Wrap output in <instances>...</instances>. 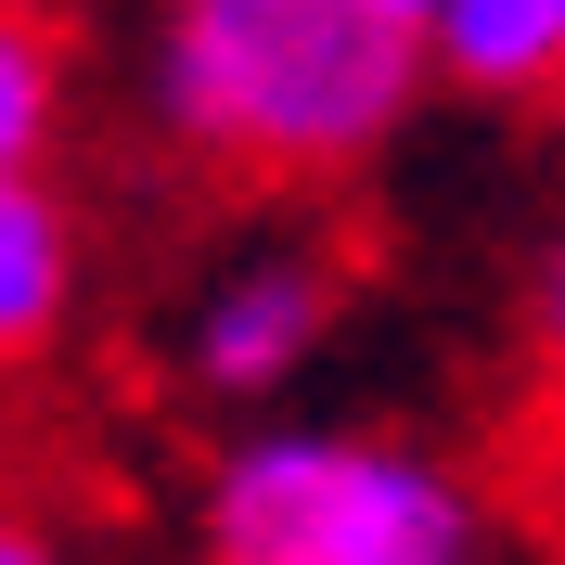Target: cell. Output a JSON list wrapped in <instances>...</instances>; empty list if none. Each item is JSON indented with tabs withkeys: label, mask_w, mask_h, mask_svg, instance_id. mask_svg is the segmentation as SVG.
<instances>
[{
	"label": "cell",
	"mask_w": 565,
	"mask_h": 565,
	"mask_svg": "<svg viewBox=\"0 0 565 565\" xmlns=\"http://www.w3.org/2000/svg\"><path fill=\"white\" fill-rule=\"evenodd\" d=\"M0 565H65V553H52V527H26V514H0Z\"/></svg>",
	"instance_id": "ba28073f"
},
{
	"label": "cell",
	"mask_w": 565,
	"mask_h": 565,
	"mask_svg": "<svg viewBox=\"0 0 565 565\" xmlns=\"http://www.w3.org/2000/svg\"><path fill=\"white\" fill-rule=\"evenodd\" d=\"M386 13H412V26H424V13H437V0H386Z\"/></svg>",
	"instance_id": "30bf717a"
},
{
	"label": "cell",
	"mask_w": 565,
	"mask_h": 565,
	"mask_svg": "<svg viewBox=\"0 0 565 565\" xmlns=\"http://www.w3.org/2000/svg\"><path fill=\"white\" fill-rule=\"evenodd\" d=\"M334 321H348L334 245H309V232H245V245H218L206 270L180 282L168 373L206 398V412H282V398L321 373Z\"/></svg>",
	"instance_id": "3957f363"
},
{
	"label": "cell",
	"mask_w": 565,
	"mask_h": 565,
	"mask_svg": "<svg viewBox=\"0 0 565 565\" xmlns=\"http://www.w3.org/2000/svg\"><path fill=\"white\" fill-rule=\"evenodd\" d=\"M424 65L462 104L540 116V104H565V0H437L424 13Z\"/></svg>",
	"instance_id": "5b68a950"
},
{
	"label": "cell",
	"mask_w": 565,
	"mask_h": 565,
	"mask_svg": "<svg viewBox=\"0 0 565 565\" xmlns=\"http://www.w3.org/2000/svg\"><path fill=\"white\" fill-rule=\"evenodd\" d=\"M514 360H527L540 398H565V218L527 245V270H514Z\"/></svg>",
	"instance_id": "52a82bcc"
},
{
	"label": "cell",
	"mask_w": 565,
	"mask_h": 565,
	"mask_svg": "<svg viewBox=\"0 0 565 565\" xmlns=\"http://www.w3.org/2000/svg\"><path fill=\"white\" fill-rule=\"evenodd\" d=\"M540 527H553V565H565V450H553V476H540Z\"/></svg>",
	"instance_id": "9c48e42d"
},
{
	"label": "cell",
	"mask_w": 565,
	"mask_h": 565,
	"mask_svg": "<svg viewBox=\"0 0 565 565\" xmlns=\"http://www.w3.org/2000/svg\"><path fill=\"white\" fill-rule=\"evenodd\" d=\"M90 245H77V206L52 168H0V373H26L39 348H65Z\"/></svg>",
	"instance_id": "277c9868"
},
{
	"label": "cell",
	"mask_w": 565,
	"mask_h": 565,
	"mask_svg": "<svg viewBox=\"0 0 565 565\" xmlns=\"http://www.w3.org/2000/svg\"><path fill=\"white\" fill-rule=\"evenodd\" d=\"M77 129V39L52 0H0V168H52Z\"/></svg>",
	"instance_id": "8992f818"
},
{
	"label": "cell",
	"mask_w": 565,
	"mask_h": 565,
	"mask_svg": "<svg viewBox=\"0 0 565 565\" xmlns=\"http://www.w3.org/2000/svg\"><path fill=\"white\" fill-rule=\"evenodd\" d=\"M437 90L424 26L386 0H154L141 116L206 180L309 193L373 168Z\"/></svg>",
	"instance_id": "6da1fadb"
},
{
	"label": "cell",
	"mask_w": 565,
	"mask_h": 565,
	"mask_svg": "<svg viewBox=\"0 0 565 565\" xmlns=\"http://www.w3.org/2000/svg\"><path fill=\"white\" fill-rule=\"evenodd\" d=\"M193 565H501V501L412 424L282 398L206 450Z\"/></svg>",
	"instance_id": "7a4b0ae2"
}]
</instances>
